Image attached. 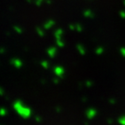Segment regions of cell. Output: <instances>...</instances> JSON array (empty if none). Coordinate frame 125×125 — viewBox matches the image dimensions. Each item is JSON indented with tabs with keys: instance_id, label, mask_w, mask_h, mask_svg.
Here are the masks:
<instances>
[{
	"instance_id": "8992f818",
	"label": "cell",
	"mask_w": 125,
	"mask_h": 125,
	"mask_svg": "<svg viewBox=\"0 0 125 125\" xmlns=\"http://www.w3.org/2000/svg\"><path fill=\"white\" fill-rule=\"evenodd\" d=\"M95 52H96V54L98 55V56H101V55L104 54V48H101V47H99V48H96Z\"/></svg>"
},
{
	"instance_id": "52a82bcc",
	"label": "cell",
	"mask_w": 125,
	"mask_h": 125,
	"mask_svg": "<svg viewBox=\"0 0 125 125\" xmlns=\"http://www.w3.org/2000/svg\"><path fill=\"white\" fill-rule=\"evenodd\" d=\"M118 123L120 125H125V115H123V116H120L118 118Z\"/></svg>"
},
{
	"instance_id": "7a4b0ae2",
	"label": "cell",
	"mask_w": 125,
	"mask_h": 125,
	"mask_svg": "<svg viewBox=\"0 0 125 125\" xmlns=\"http://www.w3.org/2000/svg\"><path fill=\"white\" fill-rule=\"evenodd\" d=\"M53 72H54V74L57 76V77L61 78L64 76L65 70H64V68H63V67L60 66V65H57V66L54 67V69H53Z\"/></svg>"
},
{
	"instance_id": "9c48e42d",
	"label": "cell",
	"mask_w": 125,
	"mask_h": 125,
	"mask_svg": "<svg viewBox=\"0 0 125 125\" xmlns=\"http://www.w3.org/2000/svg\"><path fill=\"white\" fill-rule=\"evenodd\" d=\"M120 54H121L123 57H125V48H121V49H120Z\"/></svg>"
},
{
	"instance_id": "277c9868",
	"label": "cell",
	"mask_w": 125,
	"mask_h": 125,
	"mask_svg": "<svg viewBox=\"0 0 125 125\" xmlns=\"http://www.w3.org/2000/svg\"><path fill=\"white\" fill-rule=\"evenodd\" d=\"M57 53V49H56L55 47H51V48L47 50V54L49 55V57H51V58L56 57Z\"/></svg>"
},
{
	"instance_id": "5b68a950",
	"label": "cell",
	"mask_w": 125,
	"mask_h": 125,
	"mask_svg": "<svg viewBox=\"0 0 125 125\" xmlns=\"http://www.w3.org/2000/svg\"><path fill=\"white\" fill-rule=\"evenodd\" d=\"M76 50H77V51H78V53L80 55H82V56H84L85 55V53H86V51H85V49H84V47L83 46H82V45H77L76 46Z\"/></svg>"
},
{
	"instance_id": "6da1fadb",
	"label": "cell",
	"mask_w": 125,
	"mask_h": 125,
	"mask_svg": "<svg viewBox=\"0 0 125 125\" xmlns=\"http://www.w3.org/2000/svg\"><path fill=\"white\" fill-rule=\"evenodd\" d=\"M14 108L18 115L23 118H29L31 115V109L21 102H16L14 104Z\"/></svg>"
},
{
	"instance_id": "3957f363",
	"label": "cell",
	"mask_w": 125,
	"mask_h": 125,
	"mask_svg": "<svg viewBox=\"0 0 125 125\" xmlns=\"http://www.w3.org/2000/svg\"><path fill=\"white\" fill-rule=\"evenodd\" d=\"M85 115L87 117V119L92 120L97 115V110L94 108H90V109H87V111L85 112Z\"/></svg>"
},
{
	"instance_id": "ba28073f",
	"label": "cell",
	"mask_w": 125,
	"mask_h": 125,
	"mask_svg": "<svg viewBox=\"0 0 125 125\" xmlns=\"http://www.w3.org/2000/svg\"><path fill=\"white\" fill-rule=\"evenodd\" d=\"M41 65L45 69V70H47V69L50 68V63L47 62V61H43V62H41Z\"/></svg>"
},
{
	"instance_id": "30bf717a",
	"label": "cell",
	"mask_w": 125,
	"mask_h": 125,
	"mask_svg": "<svg viewBox=\"0 0 125 125\" xmlns=\"http://www.w3.org/2000/svg\"><path fill=\"white\" fill-rule=\"evenodd\" d=\"M92 85V83L90 82V81H88V82H86V86H88V87H90V86Z\"/></svg>"
},
{
	"instance_id": "8fae6325",
	"label": "cell",
	"mask_w": 125,
	"mask_h": 125,
	"mask_svg": "<svg viewBox=\"0 0 125 125\" xmlns=\"http://www.w3.org/2000/svg\"><path fill=\"white\" fill-rule=\"evenodd\" d=\"M110 103H111L112 104H115V100L111 99V100H110Z\"/></svg>"
}]
</instances>
